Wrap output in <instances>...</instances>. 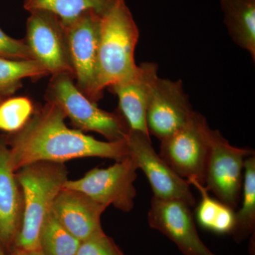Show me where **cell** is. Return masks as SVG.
Segmentation results:
<instances>
[{
	"label": "cell",
	"instance_id": "2",
	"mask_svg": "<svg viewBox=\"0 0 255 255\" xmlns=\"http://www.w3.org/2000/svg\"><path fill=\"white\" fill-rule=\"evenodd\" d=\"M140 33L125 0H114L100 14L98 90L130 76L137 68L135 50Z\"/></svg>",
	"mask_w": 255,
	"mask_h": 255
},
{
	"label": "cell",
	"instance_id": "8",
	"mask_svg": "<svg viewBox=\"0 0 255 255\" xmlns=\"http://www.w3.org/2000/svg\"><path fill=\"white\" fill-rule=\"evenodd\" d=\"M100 24V14L90 11L65 26L75 85L96 104L102 98L98 90Z\"/></svg>",
	"mask_w": 255,
	"mask_h": 255
},
{
	"label": "cell",
	"instance_id": "18",
	"mask_svg": "<svg viewBox=\"0 0 255 255\" xmlns=\"http://www.w3.org/2000/svg\"><path fill=\"white\" fill-rule=\"evenodd\" d=\"M114 0H23V8L31 12L44 11L54 14L64 26L90 11L102 14Z\"/></svg>",
	"mask_w": 255,
	"mask_h": 255
},
{
	"label": "cell",
	"instance_id": "14",
	"mask_svg": "<svg viewBox=\"0 0 255 255\" xmlns=\"http://www.w3.org/2000/svg\"><path fill=\"white\" fill-rule=\"evenodd\" d=\"M107 208L80 191L63 188L52 211L64 227L82 242L104 231L101 217Z\"/></svg>",
	"mask_w": 255,
	"mask_h": 255
},
{
	"label": "cell",
	"instance_id": "10",
	"mask_svg": "<svg viewBox=\"0 0 255 255\" xmlns=\"http://www.w3.org/2000/svg\"><path fill=\"white\" fill-rule=\"evenodd\" d=\"M24 40L33 59L48 75L65 74L74 79L66 30L56 16L44 11L29 12Z\"/></svg>",
	"mask_w": 255,
	"mask_h": 255
},
{
	"label": "cell",
	"instance_id": "26",
	"mask_svg": "<svg viewBox=\"0 0 255 255\" xmlns=\"http://www.w3.org/2000/svg\"><path fill=\"white\" fill-rule=\"evenodd\" d=\"M0 255H7L6 253V250L0 245Z\"/></svg>",
	"mask_w": 255,
	"mask_h": 255
},
{
	"label": "cell",
	"instance_id": "3",
	"mask_svg": "<svg viewBox=\"0 0 255 255\" xmlns=\"http://www.w3.org/2000/svg\"><path fill=\"white\" fill-rule=\"evenodd\" d=\"M16 176L22 191L23 212L12 251H38L42 224L68 179V170L64 163L36 162L18 169Z\"/></svg>",
	"mask_w": 255,
	"mask_h": 255
},
{
	"label": "cell",
	"instance_id": "21",
	"mask_svg": "<svg viewBox=\"0 0 255 255\" xmlns=\"http://www.w3.org/2000/svg\"><path fill=\"white\" fill-rule=\"evenodd\" d=\"M48 72L34 60H11L0 57V97L14 95L26 78H41Z\"/></svg>",
	"mask_w": 255,
	"mask_h": 255
},
{
	"label": "cell",
	"instance_id": "20",
	"mask_svg": "<svg viewBox=\"0 0 255 255\" xmlns=\"http://www.w3.org/2000/svg\"><path fill=\"white\" fill-rule=\"evenodd\" d=\"M38 241L44 255H75L81 243L64 227L52 210L43 221Z\"/></svg>",
	"mask_w": 255,
	"mask_h": 255
},
{
	"label": "cell",
	"instance_id": "12",
	"mask_svg": "<svg viewBox=\"0 0 255 255\" xmlns=\"http://www.w3.org/2000/svg\"><path fill=\"white\" fill-rule=\"evenodd\" d=\"M194 112L182 80L159 78L146 113L149 134L162 140L187 123Z\"/></svg>",
	"mask_w": 255,
	"mask_h": 255
},
{
	"label": "cell",
	"instance_id": "19",
	"mask_svg": "<svg viewBox=\"0 0 255 255\" xmlns=\"http://www.w3.org/2000/svg\"><path fill=\"white\" fill-rule=\"evenodd\" d=\"M255 156L247 157L244 164L243 199L241 209L236 212L232 235L241 243L255 233Z\"/></svg>",
	"mask_w": 255,
	"mask_h": 255
},
{
	"label": "cell",
	"instance_id": "17",
	"mask_svg": "<svg viewBox=\"0 0 255 255\" xmlns=\"http://www.w3.org/2000/svg\"><path fill=\"white\" fill-rule=\"evenodd\" d=\"M200 193L201 201L196 209V219L201 227L216 234H231L235 225L236 211L210 196L205 185L191 179L187 181Z\"/></svg>",
	"mask_w": 255,
	"mask_h": 255
},
{
	"label": "cell",
	"instance_id": "24",
	"mask_svg": "<svg viewBox=\"0 0 255 255\" xmlns=\"http://www.w3.org/2000/svg\"><path fill=\"white\" fill-rule=\"evenodd\" d=\"M0 57L11 60H34L25 40L11 38L1 28Z\"/></svg>",
	"mask_w": 255,
	"mask_h": 255
},
{
	"label": "cell",
	"instance_id": "4",
	"mask_svg": "<svg viewBox=\"0 0 255 255\" xmlns=\"http://www.w3.org/2000/svg\"><path fill=\"white\" fill-rule=\"evenodd\" d=\"M74 80L65 74L52 75L46 100L58 104L78 130L97 132L107 141L124 140L130 128L122 114L101 110L79 90Z\"/></svg>",
	"mask_w": 255,
	"mask_h": 255
},
{
	"label": "cell",
	"instance_id": "15",
	"mask_svg": "<svg viewBox=\"0 0 255 255\" xmlns=\"http://www.w3.org/2000/svg\"><path fill=\"white\" fill-rule=\"evenodd\" d=\"M22 191L10 160L9 149L0 140V245L12 248L21 228Z\"/></svg>",
	"mask_w": 255,
	"mask_h": 255
},
{
	"label": "cell",
	"instance_id": "25",
	"mask_svg": "<svg viewBox=\"0 0 255 255\" xmlns=\"http://www.w3.org/2000/svg\"><path fill=\"white\" fill-rule=\"evenodd\" d=\"M11 255H44L41 250L33 251H22L13 250Z\"/></svg>",
	"mask_w": 255,
	"mask_h": 255
},
{
	"label": "cell",
	"instance_id": "16",
	"mask_svg": "<svg viewBox=\"0 0 255 255\" xmlns=\"http://www.w3.org/2000/svg\"><path fill=\"white\" fill-rule=\"evenodd\" d=\"M224 23L233 41L255 61V0H220Z\"/></svg>",
	"mask_w": 255,
	"mask_h": 255
},
{
	"label": "cell",
	"instance_id": "9",
	"mask_svg": "<svg viewBox=\"0 0 255 255\" xmlns=\"http://www.w3.org/2000/svg\"><path fill=\"white\" fill-rule=\"evenodd\" d=\"M128 156L137 169H141L150 183L154 197L166 200H179L194 207L195 198L190 184L179 177L154 150L150 135L129 130L126 137Z\"/></svg>",
	"mask_w": 255,
	"mask_h": 255
},
{
	"label": "cell",
	"instance_id": "6",
	"mask_svg": "<svg viewBox=\"0 0 255 255\" xmlns=\"http://www.w3.org/2000/svg\"><path fill=\"white\" fill-rule=\"evenodd\" d=\"M253 155L254 150L235 147L219 130L211 129L205 186L218 200L235 211L241 199L245 161Z\"/></svg>",
	"mask_w": 255,
	"mask_h": 255
},
{
	"label": "cell",
	"instance_id": "22",
	"mask_svg": "<svg viewBox=\"0 0 255 255\" xmlns=\"http://www.w3.org/2000/svg\"><path fill=\"white\" fill-rule=\"evenodd\" d=\"M34 106L26 97H9L0 103V130L14 133L31 118Z\"/></svg>",
	"mask_w": 255,
	"mask_h": 255
},
{
	"label": "cell",
	"instance_id": "23",
	"mask_svg": "<svg viewBox=\"0 0 255 255\" xmlns=\"http://www.w3.org/2000/svg\"><path fill=\"white\" fill-rule=\"evenodd\" d=\"M75 255H125L104 231L80 243Z\"/></svg>",
	"mask_w": 255,
	"mask_h": 255
},
{
	"label": "cell",
	"instance_id": "1",
	"mask_svg": "<svg viewBox=\"0 0 255 255\" xmlns=\"http://www.w3.org/2000/svg\"><path fill=\"white\" fill-rule=\"evenodd\" d=\"M66 115L58 104L47 100L31 118L9 137V154L15 172L36 162L64 163L85 157L114 159L128 157L126 138L102 141L65 124Z\"/></svg>",
	"mask_w": 255,
	"mask_h": 255
},
{
	"label": "cell",
	"instance_id": "11",
	"mask_svg": "<svg viewBox=\"0 0 255 255\" xmlns=\"http://www.w3.org/2000/svg\"><path fill=\"white\" fill-rule=\"evenodd\" d=\"M190 206L179 200L152 197L149 226L167 236L184 255H216L201 241Z\"/></svg>",
	"mask_w": 255,
	"mask_h": 255
},
{
	"label": "cell",
	"instance_id": "5",
	"mask_svg": "<svg viewBox=\"0 0 255 255\" xmlns=\"http://www.w3.org/2000/svg\"><path fill=\"white\" fill-rule=\"evenodd\" d=\"M211 130L205 117L194 112L182 127L160 140L159 155L179 177L205 185Z\"/></svg>",
	"mask_w": 255,
	"mask_h": 255
},
{
	"label": "cell",
	"instance_id": "27",
	"mask_svg": "<svg viewBox=\"0 0 255 255\" xmlns=\"http://www.w3.org/2000/svg\"><path fill=\"white\" fill-rule=\"evenodd\" d=\"M5 97H0V103H1V102H2L3 100H4Z\"/></svg>",
	"mask_w": 255,
	"mask_h": 255
},
{
	"label": "cell",
	"instance_id": "13",
	"mask_svg": "<svg viewBox=\"0 0 255 255\" xmlns=\"http://www.w3.org/2000/svg\"><path fill=\"white\" fill-rule=\"evenodd\" d=\"M158 78L157 64L145 62L137 65L130 76L108 87L118 97L119 113L125 119L130 130L149 134L146 113Z\"/></svg>",
	"mask_w": 255,
	"mask_h": 255
},
{
	"label": "cell",
	"instance_id": "7",
	"mask_svg": "<svg viewBox=\"0 0 255 255\" xmlns=\"http://www.w3.org/2000/svg\"><path fill=\"white\" fill-rule=\"evenodd\" d=\"M137 169L128 156L107 168L97 167L80 179H68L63 188L80 191L106 207L113 206L119 211L130 212L137 194L134 186Z\"/></svg>",
	"mask_w": 255,
	"mask_h": 255
}]
</instances>
